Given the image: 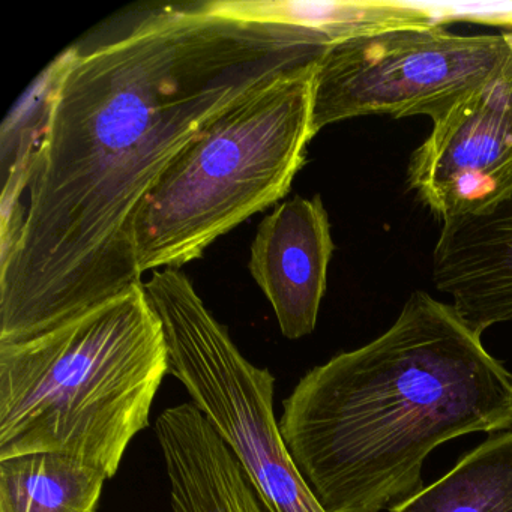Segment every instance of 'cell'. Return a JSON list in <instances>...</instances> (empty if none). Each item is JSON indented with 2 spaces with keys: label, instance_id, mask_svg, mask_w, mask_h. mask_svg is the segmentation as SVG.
I'll return each instance as SVG.
<instances>
[{
  "label": "cell",
  "instance_id": "1",
  "mask_svg": "<svg viewBox=\"0 0 512 512\" xmlns=\"http://www.w3.org/2000/svg\"><path fill=\"white\" fill-rule=\"evenodd\" d=\"M331 46L310 29L223 19L196 2L68 49L28 199L2 229L0 344L142 284L134 224L161 176L209 122Z\"/></svg>",
  "mask_w": 512,
  "mask_h": 512
},
{
  "label": "cell",
  "instance_id": "2",
  "mask_svg": "<svg viewBox=\"0 0 512 512\" xmlns=\"http://www.w3.org/2000/svg\"><path fill=\"white\" fill-rule=\"evenodd\" d=\"M278 425L326 512H382L421 490L442 443L512 428V373L416 290L388 331L308 371Z\"/></svg>",
  "mask_w": 512,
  "mask_h": 512
},
{
  "label": "cell",
  "instance_id": "3",
  "mask_svg": "<svg viewBox=\"0 0 512 512\" xmlns=\"http://www.w3.org/2000/svg\"><path fill=\"white\" fill-rule=\"evenodd\" d=\"M167 374L163 323L143 283L37 337L0 344V460L52 452L113 478Z\"/></svg>",
  "mask_w": 512,
  "mask_h": 512
},
{
  "label": "cell",
  "instance_id": "4",
  "mask_svg": "<svg viewBox=\"0 0 512 512\" xmlns=\"http://www.w3.org/2000/svg\"><path fill=\"white\" fill-rule=\"evenodd\" d=\"M316 64L281 74L226 110L173 161L134 224L140 274L200 259L218 238L289 193L314 137Z\"/></svg>",
  "mask_w": 512,
  "mask_h": 512
},
{
  "label": "cell",
  "instance_id": "5",
  "mask_svg": "<svg viewBox=\"0 0 512 512\" xmlns=\"http://www.w3.org/2000/svg\"><path fill=\"white\" fill-rule=\"evenodd\" d=\"M143 290L163 323L169 371L235 455L268 512H326L296 469L274 412L275 377L251 364L181 269Z\"/></svg>",
  "mask_w": 512,
  "mask_h": 512
},
{
  "label": "cell",
  "instance_id": "6",
  "mask_svg": "<svg viewBox=\"0 0 512 512\" xmlns=\"http://www.w3.org/2000/svg\"><path fill=\"white\" fill-rule=\"evenodd\" d=\"M505 34L457 35L445 26L395 29L332 44L314 68L311 125L425 115L433 121L509 62Z\"/></svg>",
  "mask_w": 512,
  "mask_h": 512
},
{
  "label": "cell",
  "instance_id": "7",
  "mask_svg": "<svg viewBox=\"0 0 512 512\" xmlns=\"http://www.w3.org/2000/svg\"><path fill=\"white\" fill-rule=\"evenodd\" d=\"M407 182L442 221L487 211L512 193V61L433 119Z\"/></svg>",
  "mask_w": 512,
  "mask_h": 512
},
{
  "label": "cell",
  "instance_id": "8",
  "mask_svg": "<svg viewBox=\"0 0 512 512\" xmlns=\"http://www.w3.org/2000/svg\"><path fill=\"white\" fill-rule=\"evenodd\" d=\"M335 245L322 197L295 196L263 218L251 244V277L274 308L284 337L316 329Z\"/></svg>",
  "mask_w": 512,
  "mask_h": 512
},
{
  "label": "cell",
  "instance_id": "9",
  "mask_svg": "<svg viewBox=\"0 0 512 512\" xmlns=\"http://www.w3.org/2000/svg\"><path fill=\"white\" fill-rule=\"evenodd\" d=\"M433 283L479 335L512 320V193L487 211L443 221Z\"/></svg>",
  "mask_w": 512,
  "mask_h": 512
},
{
  "label": "cell",
  "instance_id": "10",
  "mask_svg": "<svg viewBox=\"0 0 512 512\" xmlns=\"http://www.w3.org/2000/svg\"><path fill=\"white\" fill-rule=\"evenodd\" d=\"M157 439L172 512H268L229 446L200 413L164 422Z\"/></svg>",
  "mask_w": 512,
  "mask_h": 512
},
{
  "label": "cell",
  "instance_id": "11",
  "mask_svg": "<svg viewBox=\"0 0 512 512\" xmlns=\"http://www.w3.org/2000/svg\"><path fill=\"white\" fill-rule=\"evenodd\" d=\"M212 16L319 32L332 44L362 35L434 25L415 0H212Z\"/></svg>",
  "mask_w": 512,
  "mask_h": 512
},
{
  "label": "cell",
  "instance_id": "12",
  "mask_svg": "<svg viewBox=\"0 0 512 512\" xmlns=\"http://www.w3.org/2000/svg\"><path fill=\"white\" fill-rule=\"evenodd\" d=\"M106 476L68 457L40 452L0 460V512H98Z\"/></svg>",
  "mask_w": 512,
  "mask_h": 512
},
{
  "label": "cell",
  "instance_id": "13",
  "mask_svg": "<svg viewBox=\"0 0 512 512\" xmlns=\"http://www.w3.org/2000/svg\"><path fill=\"white\" fill-rule=\"evenodd\" d=\"M391 512H512V428L464 455Z\"/></svg>",
  "mask_w": 512,
  "mask_h": 512
},
{
  "label": "cell",
  "instance_id": "14",
  "mask_svg": "<svg viewBox=\"0 0 512 512\" xmlns=\"http://www.w3.org/2000/svg\"><path fill=\"white\" fill-rule=\"evenodd\" d=\"M67 65V52L55 59L11 110L2 127V224L19 215L35 152L43 139L53 100Z\"/></svg>",
  "mask_w": 512,
  "mask_h": 512
},
{
  "label": "cell",
  "instance_id": "15",
  "mask_svg": "<svg viewBox=\"0 0 512 512\" xmlns=\"http://www.w3.org/2000/svg\"><path fill=\"white\" fill-rule=\"evenodd\" d=\"M434 25L454 22L503 26L512 31V2H418Z\"/></svg>",
  "mask_w": 512,
  "mask_h": 512
},
{
  "label": "cell",
  "instance_id": "16",
  "mask_svg": "<svg viewBox=\"0 0 512 512\" xmlns=\"http://www.w3.org/2000/svg\"><path fill=\"white\" fill-rule=\"evenodd\" d=\"M505 34L506 40H508L509 46H511L512 50V31L503 32Z\"/></svg>",
  "mask_w": 512,
  "mask_h": 512
}]
</instances>
